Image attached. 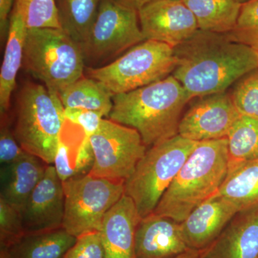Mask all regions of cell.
Segmentation results:
<instances>
[{"label": "cell", "instance_id": "obj_1", "mask_svg": "<svg viewBox=\"0 0 258 258\" xmlns=\"http://www.w3.org/2000/svg\"><path fill=\"white\" fill-rule=\"evenodd\" d=\"M176 59L172 76L190 99L225 92L232 83L258 69V54L236 42L228 34L198 30L174 47Z\"/></svg>", "mask_w": 258, "mask_h": 258}, {"label": "cell", "instance_id": "obj_2", "mask_svg": "<svg viewBox=\"0 0 258 258\" xmlns=\"http://www.w3.org/2000/svg\"><path fill=\"white\" fill-rule=\"evenodd\" d=\"M108 119L132 127L147 147L178 135L181 113L190 99L172 76L134 91L112 97Z\"/></svg>", "mask_w": 258, "mask_h": 258}, {"label": "cell", "instance_id": "obj_3", "mask_svg": "<svg viewBox=\"0 0 258 258\" xmlns=\"http://www.w3.org/2000/svg\"><path fill=\"white\" fill-rule=\"evenodd\" d=\"M229 160L227 138L198 142L154 213L184 221L220 189L228 173Z\"/></svg>", "mask_w": 258, "mask_h": 258}, {"label": "cell", "instance_id": "obj_4", "mask_svg": "<svg viewBox=\"0 0 258 258\" xmlns=\"http://www.w3.org/2000/svg\"><path fill=\"white\" fill-rule=\"evenodd\" d=\"M66 120L59 95L42 83L27 82L19 90L12 131L24 150L47 165L54 164Z\"/></svg>", "mask_w": 258, "mask_h": 258}, {"label": "cell", "instance_id": "obj_5", "mask_svg": "<svg viewBox=\"0 0 258 258\" xmlns=\"http://www.w3.org/2000/svg\"><path fill=\"white\" fill-rule=\"evenodd\" d=\"M22 69L59 95L84 76L81 45L58 28L28 29Z\"/></svg>", "mask_w": 258, "mask_h": 258}, {"label": "cell", "instance_id": "obj_6", "mask_svg": "<svg viewBox=\"0 0 258 258\" xmlns=\"http://www.w3.org/2000/svg\"><path fill=\"white\" fill-rule=\"evenodd\" d=\"M198 143L178 134L147 149L124 183L141 218L154 212Z\"/></svg>", "mask_w": 258, "mask_h": 258}, {"label": "cell", "instance_id": "obj_7", "mask_svg": "<svg viewBox=\"0 0 258 258\" xmlns=\"http://www.w3.org/2000/svg\"><path fill=\"white\" fill-rule=\"evenodd\" d=\"M176 64L174 47L164 42L144 40L111 63L85 70L86 76L99 83L113 97L166 79Z\"/></svg>", "mask_w": 258, "mask_h": 258}, {"label": "cell", "instance_id": "obj_8", "mask_svg": "<svg viewBox=\"0 0 258 258\" xmlns=\"http://www.w3.org/2000/svg\"><path fill=\"white\" fill-rule=\"evenodd\" d=\"M144 40L138 11L102 0L91 32L81 45L86 68L111 63Z\"/></svg>", "mask_w": 258, "mask_h": 258}, {"label": "cell", "instance_id": "obj_9", "mask_svg": "<svg viewBox=\"0 0 258 258\" xmlns=\"http://www.w3.org/2000/svg\"><path fill=\"white\" fill-rule=\"evenodd\" d=\"M124 183L97 177L89 173L62 181V227L76 237L93 231L99 232L107 212L124 195Z\"/></svg>", "mask_w": 258, "mask_h": 258}, {"label": "cell", "instance_id": "obj_10", "mask_svg": "<svg viewBox=\"0 0 258 258\" xmlns=\"http://www.w3.org/2000/svg\"><path fill=\"white\" fill-rule=\"evenodd\" d=\"M89 142L94 155L89 174L124 182L148 149L136 129L105 118Z\"/></svg>", "mask_w": 258, "mask_h": 258}, {"label": "cell", "instance_id": "obj_11", "mask_svg": "<svg viewBox=\"0 0 258 258\" xmlns=\"http://www.w3.org/2000/svg\"><path fill=\"white\" fill-rule=\"evenodd\" d=\"M240 116L226 91L199 97L181 116L178 134L196 142L227 138Z\"/></svg>", "mask_w": 258, "mask_h": 258}, {"label": "cell", "instance_id": "obj_12", "mask_svg": "<svg viewBox=\"0 0 258 258\" xmlns=\"http://www.w3.org/2000/svg\"><path fill=\"white\" fill-rule=\"evenodd\" d=\"M145 40H155L175 47L199 30L198 22L184 2L154 0L138 11Z\"/></svg>", "mask_w": 258, "mask_h": 258}, {"label": "cell", "instance_id": "obj_13", "mask_svg": "<svg viewBox=\"0 0 258 258\" xmlns=\"http://www.w3.org/2000/svg\"><path fill=\"white\" fill-rule=\"evenodd\" d=\"M64 195L62 181L54 165H47L43 177L20 211L25 233H38L62 227Z\"/></svg>", "mask_w": 258, "mask_h": 258}, {"label": "cell", "instance_id": "obj_14", "mask_svg": "<svg viewBox=\"0 0 258 258\" xmlns=\"http://www.w3.org/2000/svg\"><path fill=\"white\" fill-rule=\"evenodd\" d=\"M181 224L154 212L140 220L135 232L136 258H175L189 252Z\"/></svg>", "mask_w": 258, "mask_h": 258}, {"label": "cell", "instance_id": "obj_15", "mask_svg": "<svg viewBox=\"0 0 258 258\" xmlns=\"http://www.w3.org/2000/svg\"><path fill=\"white\" fill-rule=\"evenodd\" d=\"M238 212L235 205L217 195L208 199L180 223L188 247L198 251L208 247Z\"/></svg>", "mask_w": 258, "mask_h": 258}, {"label": "cell", "instance_id": "obj_16", "mask_svg": "<svg viewBox=\"0 0 258 258\" xmlns=\"http://www.w3.org/2000/svg\"><path fill=\"white\" fill-rule=\"evenodd\" d=\"M202 258H258V203L240 210Z\"/></svg>", "mask_w": 258, "mask_h": 258}, {"label": "cell", "instance_id": "obj_17", "mask_svg": "<svg viewBox=\"0 0 258 258\" xmlns=\"http://www.w3.org/2000/svg\"><path fill=\"white\" fill-rule=\"evenodd\" d=\"M141 219L133 200L124 194L102 222L104 258H136L135 232Z\"/></svg>", "mask_w": 258, "mask_h": 258}, {"label": "cell", "instance_id": "obj_18", "mask_svg": "<svg viewBox=\"0 0 258 258\" xmlns=\"http://www.w3.org/2000/svg\"><path fill=\"white\" fill-rule=\"evenodd\" d=\"M44 163L27 152L15 162L1 165L0 199L20 212L43 177L47 167Z\"/></svg>", "mask_w": 258, "mask_h": 258}, {"label": "cell", "instance_id": "obj_19", "mask_svg": "<svg viewBox=\"0 0 258 258\" xmlns=\"http://www.w3.org/2000/svg\"><path fill=\"white\" fill-rule=\"evenodd\" d=\"M93 163L89 137L79 125L66 120L53 164L61 181L88 174Z\"/></svg>", "mask_w": 258, "mask_h": 258}, {"label": "cell", "instance_id": "obj_20", "mask_svg": "<svg viewBox=\"0 0 258 258\" xmlns=\"http://www.w3.org/2000/svg\"><path fill=\"white\" fill-rule=\"evenodd\" d=\"M28 28L25 20L13 6L10 17L9 30L0 73V114H8L11 98L16 86L17 76L22 69L24 46Z\"/></svg>", "mask_w": 258, "mask_h": 258}, {"label": "cell", "instance_id": "obj_21", "mask_svg": "<svg viewBox=\"0 0 258 258\" xmlns=\"http://www.w3.org/2000/svg\"><path fill=\"white\" fill-rule=\"evenodd\" d=\"M239 211L258 203V159L229 165L225 181L215 195Z\"/></svg>", "mask_w": 258, "mask_h": 258}, {"label": "cell", "instance_id": "obj_22", "mask_svg": "<svg viewBox=\"0 0 258 258\" xmlns=\"http://www.w3.org/2000/svg\"><path fill=\"white\" fill-rule=\"evenodd\" d=\"M77 237L63 227L57 230L27 233L8 249L12 258H63Z\"/></svg>", "mask_w": 258, "mask_h": 258}, {"label": "cell", "instance_id": "obj_23", "mask_svg": "<svg viewBox=\"0 0 258 258\" xmlns=\"http://www.w3.org/2000/svg\"><path fill=\"white\" fill-rule=\"evenodd\" d=\"M198 22L199 30L227 34L237 25L241 0H183Z\"/></svg>", "mask_w": 258, "mask_h": 258}, {"label": "cell", "instance_id": "obj_24", "mask_svg": "<svg viewBox=\"0 0 258 258\" xmlns=\"http://www.w3.org/2000/svg\"><path fill=\"white\" fill-rule=\"evenodd\" d=\"M64 108H79L99 112L104 117L111 113L112 96L99 83L83 76L59 93Z\"/></svg>", "mask_w": 258, "mask_h": 258}, {"label": "cell", "instance_id": "obj_25", "mask_svg": "<svg viewBox=\"0 0 258 258\" xmlns=\"http://www.w3.org/2000/svg\"><path fill=\"white\" fill-rule=\"evenodd\" d=\"M61 29L80 45L91 32L102 0H55Z\"/></svg>", "mask_w": 258, "mask_h": 258}, {"label": "cell", "instance_id": "obj_26", "mask_svg": "<svg viewBox=\"0 0 258 258\" xmlns=\"http://www.w3.org/2000/svg\"><path fill=\"white\" fill-rule=\"evenodd\" d=\"M227 139L229 165L258 159V118L240 115Z\"/></svg>", "mask_w": 258, "mask_h": 258}, {"label": "cell", "instance_id": "obj_27", "mask_svg": "<svg viewBox=\"0 0 258 258\" xmlns=\"http://www.w3.org/2000/svg\"><path fill=\"white\" fill-rule=\"evenodd\" d=\"M28 29H61L55 0H14Z\"/></svg>", "mask_w": 258, "mask_h": 258}, {"label": "cell", "instance_id": "obj_28", "mask_svg": "<svg viewBox=\"0 0 258 258\" xmlns=\"http://www.w3.org/2000/svg\"><path fill=\"white\" fill-rule=\"evenodd\" d=\"M229 36L236 42L258 50V0L242 3L237 25Z\"/></svg>", "mask_w": 258, "mask_h": 258}, {"label": "cell", "instance_id": "obj_29", "mask_svg": "<svg viewBox=\"0 0 258 258\" xmlns=\"http://www.w3.org/2000/svg\"><path fill=\"white\" fill-rule=\"evenodd\" d=\"M240 115L258 118V71L244 76L231 95Z\"/></svg>", "mask_w": 258, "mask_h": 258}, {"label": "cell", "instance_id": "obj_30", "mask_svg": "<svg viewBox=\"0 0 258 258\" xmlns=\"http://www.w3.org/2000/svg\"><path fill=\"white\" fill-rule=\"evenodd\" d=\"M25 234L20 212L0 199V248L9 249Z\"/></svg>", "mask_w": 258, "mask_h": 258}, {"label": "cell", "instance_id": "obj_31", "mask_svg": "<svg viewBox=\"0 0 258 258\" xmlns=\"http://www.w3.org/2000/svg\"><path fill=\"white\" fill-rule=\"evenodd\" d=\"M13 133L9 114L1 116L0 127V163L1 165L15 162L26 154Z\"/></svg>", "mask_w": 258, "mask_h": 258}, {"label": "cell", "instance_id": "obj_32", "mask_svg": "<svg viewBox=\"0 0 258 258\" xmlns=\"http://www.w3.org/2000/svg\"><path fill=\"white\" fill-rule=\"evenodd\" d=\"M63 258H104L100 232L93 231L80 235Z\"/></svg>", "mask_w": 258, "mask_h": 258}, {"label": "cell", "instance_id": "obj_33", "mask_svg": "<svg viewBox=\"0 0 258 258\" xmlns=\"http://www.w3.org/2000/svg\"><path fill=\"white\" fill-rule=\"evenodd\" d=\"M66 119L79 125L86 136L91 137L100 128L104 115L99 112L79 108H64Z\"/></svg>", "mask_w": 258, "mask_h": 258}, {"label": "cell", "instance_id": "obj_34", "mask_svg": "<svg viewBox=\"0 0 258 258\" xmlns=\"http://www.w3.org/2000/svg\"><path fill=\"white\" fill-rule=\"evenodd\" d=\"M14 0H0V33L1 40L6 41L9 30L10 17Z\"/></svg>", "mask_w": 258, "mask_h": 258}, {"label": "cell", "instance_id": "obj_35", "mask_svg": "<svg viewBox=\"0 0 258 258\" xmlns=\"http://www.w3.org/2000/svg\"><path fill=\"white\" fill-rule=\"evenodd\" d=\"M113 1L125 8L139 11L144 5L154 0H113Z\"/></svg>", "mask_w": 258, "mask_h": 258}, {"label": "cell", "instance_id": "obj_36", "mask_svg": "<svg viewBox=\"0 0 258 258\" xmlns=\"http://www.w3.org/2000/svg\"><path fill=\"white\" fill-rule=\"evenodd\" d=\"M175 258H202L200 251L198 250H190L186 253L181 254Z\"/></svg>", "mask_w": 258, "mask_h": 258}, {"label": "cell", "instance_id": "obj_37", "mask_svg": "<svg viewBox=\"0 0 258 258\" xmlns=\"http://www.w3.org/2000/svg\"><path fill=\"white\" fill-rule=\"evenodd\" d=\"M0 258H12L8 249L0 248Z\"/></svg>", "mask_w": 258, "mask_h": 258}, {"label": "cell", "instance_id": "obj_38", "mask_svg": "<svg viewBox=\"0 0 258 258\" xmlns=\"http://www.w3.org/2000/svg\"><path fill=\"white\" fill-rule=\"evenodd\" d=\"M179 1H183V0H179Z\"/></svg>", "mask_w": 258, "mask_h": 258}, {"label": "cell", "instance_id": "obj_39", "mask_svg": "<svg viewBox=\"0 0 258 258\" xmlns=\"http://www.w3.org/2000/svg\"><path fill=\"white\" fill-rule=\"evenodd\" d=\"M256 51H257V54H258V50H256Z\"/></svg>", "mask_w": 258, "mask_h": 258}]
</instances>
